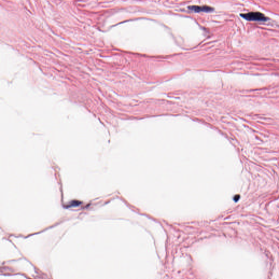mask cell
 Masks as SVG:
<instances>
[{
    "instance_id": "cell-1",
    "label": "cell",
    "mask_w": 279,
    "mask_h": 279,
    "mask_svg": "<svg viewBox=\"0 0 279 279\" xmlns=\"http://www.w3.org/2000/svg\"><path fill=\"white\" fill-rule=\"evenodd\" d=\"M241 16L245 19L249 21H265L267 19L265 15L262 13L257 12H249L245 14H241Z\"/></svg>"
},
{
    "instance_id": "cell-2",
    "label": "cell",
    "mask_w": 279,
    "mask_h": 279,
    "mask_svg": "<svg viewBox=\"0 0 279 279\" xmlns=\"http://www.w3.org/2000/svg\"><path fill=\"white\" fill-rule=\"evenodd\" d=\"M189 10L191 11H195L196 12H211L213 10V8L209 7L208 6H191L189 7Z\"/></svg>"
}]
</instances>
